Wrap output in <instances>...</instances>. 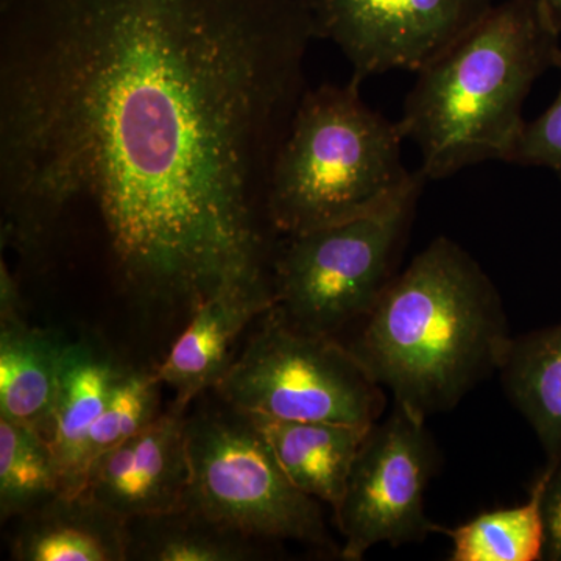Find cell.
Returning <instances> with one entry per match:
<instances>
[{
	"label": "cell",
	"instance_id": "cell-14",
	"mask_svg": "<svg viewBox=\"0 0 561 561\" xmlns=\"http://www.w3.org/2000/svg\"><path fill=\"white\" fill-rule=\"evenodd\" d=\"M249 415V413H245ZM295 485L332 508L341 504L370 427L249 415Z\"/></svg>",
	"mask_w": 561,
	"mask_h": 561
},
{
	"label": "cell",
	"instance_id": "cell-11",
	"mask_svg": "<svg viewBox=\"0 0 561 561\" xmlns=\"http://www.w3.org/2000/svg\"><path fill=\"white\" fill-rule=\"evenodd\" d=\"M273 308L272 284L227 287L202 301L168 356L154 368L162 383L175 393L173 408L186 411L203 391L216 389L234 360L232 348L239 335Z\"/></svg>",
	"mask_w": 561,
	"mask_h": 561
},
{
	"label": "cell",
	"instance_id": "cell-20",
	"mask_svg": "<svg viewBox=\"0 0 561 561\" xmlns=\"http://www.w3.org/2000/svg\"><path fill=\"white\" fill-rule=\"evenodd\" d=\"M161 386L157 370L127 368L92 426L84 446V474H88L92 461L102 454L116 448L160 419Z\"/></svg>",
	"mask_w": 561,
	"mask_h": 561
},
{
	"label": "cell",
	"instance_id": "cell-17",
	"mask_svg": "<svg viewBox=\"0 0 561 561\" xmlns=\"http://www.w3.org/2000/svg\"><path fill=\"white\" fill-rule=\"evenodd\" d=\"M130 560L247 561L257 559L254 538L184 507L133 519Z\"/></svg>",
	"mask_w": 561,
	"mask_h": 561
},
{
	"label": "cell",
	"instance_id": "cell-19",
	"mask_svg": "<svg viewBox=\"0 0 561 561\" xmlns=\"http://www.w3.org/2000/svg\"><path fill=\"white\" fill-rule=\"evenodd\" d=\"M61 493L50 443L25 424L0 419V518L21 519Z\"/></svg>",
	"mask_w": 561,
	"mask_h": 561
},
{
	"label": "cell",
	"instance_id": "cell-12",
	"mask_svg": "<svg viewBox=\"0 0 561 561\" xmlns=\"http://www.w3.org/2000/svg\"><path fill=\"white\" fill-rule=\"evenodd\" d=\"M11 559L130 560V524L87 493H60L22 516L11 540Z\"/></svg>",
	"mask_w": 561,
	"mask_h": 561
},
{
	"label": "cell",
	"instance_id": "cell-23",
	"mask_svg": "<svg viewBox=\"0 0 561 561\" xmlns=\"http://www.w3.org/2000/svg\"><path fill=\"white\" fill-rule=\"evenodd\" d=\"M22 295L20 278L10 271L5 260L0 261V320L22 317Z\"/></svg>",
	"mask_w": 561,
	"mask_h": 561
},
{
	"label": "cell",
	"instance_id": "cell-21",
	"mask_svg": "<svg viewBox=\"0 0 561 561\" xmlns=\"http://www.w3.org/2000/svg\"><path fill=\"white\" fill-rule=\"evenodd\" d=\"M511 164L546 168L561 180V88L552 105L524 125Z\"/></svg>",
	"mask_w": 561,
	"mask_h": 561
},
{
	"label": "cell",
	"instance_id": "cell-2",
	"mask_svg": "<svg viewBox=\"0 0 561 561\" xmlns=\"http://www.w3.org/2000/svg\"><path fill=\"white\" fill-rule=\"evenodd\" d=\"M512 339L493 280L442 236L394 276L348 348L394 404L426 421L500 370Z\"/></svg>",
	"mask_w": 561,
	"mask_h": 561
},
{
	"label": "cell",
	"instance_id": "cell-4",
	"mask_svg": "<svg viewBox=\"0 0 561 561\" xmlns=\"http://www.w3.org/2000/svg\"><path fill=\"white\" fill-rule=\"evenodd\" d=\"M360 81L306 91L273 169L268 216L279 236L381 208L415 180L400 124L370 108Z\"/></svg>",
	"mask_w": 561,
	"mask_h": 561
},
{
	"label": "cell",
	"instance_id": "cell-13",
	"mask_svg": "<svg viewBox=\"0 0 561 561\" xmlns=\"http://www.w3.org/2000/svg\"><path fill=\"white\" fill-rule=\"evenodd\" d=\"M127 368L98 343H66L49 435L61 493L83 491L84 446L95 420Z\"/></svg>",
	"mask_w": 561,
	"mask_h": 561
},
{
	"label": "cell",
	"instance_id": "cell-8",
	"mask_svg": "<svg viewBox=\"0 0 561 561\" xmlns=\"http://www.w3.org/2000/svg\"><path fill=\"white\" fill-rule=\"evenodd\" d=\"M437 459L426 421L400 405L373 424L334 508L343 560L359 561L375 546L398 548L438 531L424 511Z\"/></svg>",
	"mask_w": 561,
	"mask_h": 561
},
{
	"label": "cell",
	"instance_id": "cell-1",
	"mask_svg": "<svg viewBox=\"0 0 561 561\" xmlns=\"http://www.w3.org/2000/svg\"><path fill=\"white\" fill-rule=\"evenodd\" d=\"M312 0H0L2 245L47 275L90 232L125 297L190 313L273 284V169Z\"/></svg>",
	"mask_w": 561,
	"mask_h": 561
},
{
	"label": "cell",
	"instance_id": "cell-5",
	"mask_svg": "<svg viewBox=\"0 0 561 561\" xmlns=\"http://www.w3.org/2000/svg\"><path fill=\"white\" fill-rule=\"evenodd\" d=\"M423 173L381 208L284 236L273 265L275 309L290 327L334 337L365 319L393 280L424 186Z\"/></svg>",
	"mask_w": 561,
	"mask_h": 561
},
{
	"label": "cell",
	"instance_id": "cell-16",
	"mask_svg": "<svg viewBox=\"0 0 561 561\" xmlns=\"http://www.w3.org/2000/svg\"><path fill=\"white\" fill-rule=\"evenodd\" d=\"M500 371L549 460L561 459V323L512 339Z\"/></svg>",
	"mask_w": 561,
	"mask_h": 561
},
{
	"label": "cell",
	"instance_id": "cell-6",
	"mask_svg": "<svg viewBox=\"0 0 561 561\" xmlns=\"http://www.w3.org/2000/svg\"><path fill=\"white\" fill-rule=\"evenodd\" d=\"M186 443L187 507L254 540L331 548L319 501L287 478L249 415L202 409L186 420Z\"/></svg>",
	"mask_w": 561,
	"mask_h": 561
},
{
	"label": "cell",
	"instance_id": "cell-22",
	"mask_svg": "<svg viewBox=\"0 0 561 561\" xmlns=\"http://www.w3.org/2000/svg\"><path fill=\"white\" fill-rule=\"evenodd\" d=\"M545 553L542 559L561 561V459L549 460L548 482L542 494Z\"/></svg>",
	"mask_w": 561,
	"mask_h": 561
},
{
	"label": "cell",
	"instance_id": "cell-7",
	"mask_svg": "<svg viewBox=\"0 0 561 561\" xmlns=\"http://www.w3.org/2000/svg\"><path fill=\"white\" fill-rule=\"evenodd\" d=\"M381 389L348 346L290 327L273 308L214 390L249 415L370 427Z\"/></svg>",
	"mask_w": 561,
	"mask_h": 561
},
{
	"label": "cell",
	"instance_id": "cell-10",
	"mask_svg": "<svg viewBox=\"0 0 561 561\" xmlns=\"http://www.w3.org/2000/svg\"><path fill=\"white\" fill-rule=\"evenodd\" d=\"M184 412L171 405L92 461L81 493L127 522L184 507L191 478Z\"/></svg>",
	"mask_w": 561,
	"mask_h": 561
},
{
	"label": "cell",
	"instance_id": "cell-18",
	"mask_svg": "<svg viewBox=\"0 0 561 561\" xmlns=\"http://www.w3.org/2000/svg\"><path fill=\"white\" fill-rule=\"evenodd\" d=\"M548 468L518 507L481 513L454 529L438 530L453 541L451 561H537L545 553L542 494Z\"/></svg>",
	"mask_w": 561,
	"mask_h": 561
},
{
	"label": "cell",
	"instance_id": "cell-15",
	"mask_svg": "<svg viewBox=\"0 0 561 561\" xmlns=\"http://www.w3.org/2000/svg\"><path fill=\"white\" fill-rule=\"evenodd\" d=\"M66 343L22 317L0 320V419L33 427L49 440Z\"/></svg>",
	"mask_w": 561,
	"mask_h": 561
},
{
	"label": "cell",
	"instance_id": "cell-3",
	"mask_svg": "<svg viewBox=\"0 0 561 561\" xmlns=\"http://www.w3.org/2000/svg\"><path fill=\"white\" fill-rule=\"evenodd\" d=\"M560 36L545 0H505L416 72L398 124L420 151L424 179L511 162L531 87L561 68Z\"/></svg>",
	"mask_w": 561,
	"mask_h": 561
},
{
	"label": "cell",
	"instance_id": "cell-9",
	"mask_svg": "<svg viewBox=\"0 0 561 561\" xmlns=\"http://www.w3.org/2000/svg\"><path fill=\"white\" fill-rule=\"evenodd\" d=\"M317 36L353 68L351 79L419 72L485 16L493 0H312Z\"/></svg>",
	"mask_w": 561,
	"mask_h": 561
},
{
	"label": "cell",
	"instance_id": "cell-24",
	"mask_svg": "<svg viewBox=\"0 0 561 561\" xmlns=\"http://www.w3.org/2000/svg\"><path fill=\"white\" fill-rule=\"evenodd\" d=\"M545 3L551 10L553 20H556L561 31V0H545Z\"/></svg>",
	"mask_w": 561,
	"mask_h": 561
}]
</instances>
